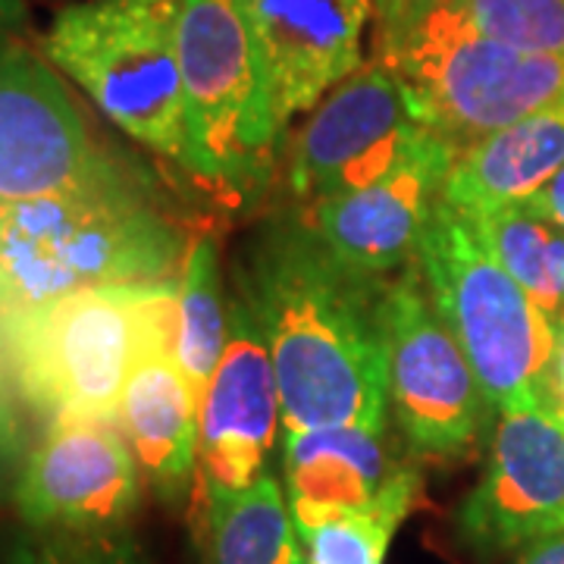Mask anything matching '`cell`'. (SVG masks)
<instances>
[{"label":"cell","instance_id":"11","mask_svg":"<svg viewBox=\"0 0 564 564\" xmlns=\"http://www.w3.org/2000/svg\"><path fill=\"white\" fill-rule=\"evenodd\" d=\"M455 527L477 555L564 533V411L552 395L499 411L484 477L458 508Z\"/></svg>","mask_w":564,"mask_h":564},{"label":"cell","instance_id":"15","mask_svg":"<svg viewBox=\"0 0 564 564\" xmlns=\"http://www.w3.org/2000/svg\"><path fill=\"white\" fill-rule=\"evenodd\" d=\"M258 51L276 129L358 73L377 0H236Z\"/></svg>","mask_w":564,"mask_h":564},{"label":"cell","instance_id":"24","mask_svg":"<svg viewBox=\"0 0 564 564\" xmlns=\"http://www.w3.org/2000/svg\"><path fill=\"white\" fill-rule=\"evenodd\" d=\"M7 564H144L135 540L120 530H29L10 549Z\"/></svg>","mask_w":564,"mask_h":564},{"label":"cell","instance_id":"23","mask_svg":"<svg viewBox=\"0 0 564 564\" xmlns=\"http://www.w3.org/2000/svg\"><path fill=\"white\" fill-rule=\"evenodd\" d=\"M462 10L486 39L564 57V0H462Z\"/></svg>","mask_w":564,"mask_h":564},{"label":"cell","instance_id":"22","mask_svg":"<svg viewBox=\"0 0 564 564\" xmlns=\"http://www.w3.org/2000/svg\"><path fill=\"white\" fill-rule=\"evenodd\" d=\"M421 489V474L402 464L377 502L302 536L304 564H383L392 536L417 505Z\"/></svg>","mask_w":564,"mask_h":564},{"label":"cell","instance_id":"10","mask_svg":"<svg viewBox=\"0 0 564 564\" xmlns=\"http://www.w3.org/2000/svg\"><path fill=\"white\" fill-rule=\"evenodd\" d=\"M129 180L95 141L54 66L0 35V204Z\"/></svg>","mask_w":564,"mask_h":564},{"label":"cell","instance_id":"9","mask_svg":"<svg viewBox=\"0 0 564 564\" xmlns=\"http://www.w3.org/2000/svg\"><path fill=\"white\" fill-rule=\"evenodd\" d=\"M426 129L399 73L377 57L307 113L285 158L289 192L311 204L367 188L392 173Z\"/></svg>","mask_w":564,"mask_h":564},{"label":"cell","instance_id":"19","mask_svg":"<svg viewBox=\"0 0 564 564\" xmlns=\"http://www.w3.org/2000/svg\"><path fill=\"white\" fill-rule=\"evenodd\" d=\"M204 564H304V543L273 474L229 496L195 499Z\"/></svg>","mask_w":564,"mask_h":564},{"label":"cell","instance_id":"14","mask_svg":"<svg viewBox=\"0 0 564 564\" xmlns=\"http://www.w3.org/2000/svg\"><path fill=\"white\" fill-rule=\"evenodd\" d=\"M282 404L273 361L248 304H229V339L198 402L195 499L258 484L276 448Z\"/></svg>","mask_w":564,"mask_h":564},{"label":"cell","instance_id":"3","mask_svg":"<svg viewBox=\"0 0 564 564\" xmlns=\"http://www.w3.org/2000/svg\"><path fill=\"white\" fill-rule=\"evenodd\" d=\"M182 229L132 176L0 204V311L176 276Z\"/></svg>","mask_w":564,"mask_h":564},{"label":"cell","instance_id":"8","mask_svg":"<svg viewBox=\"0 0 564 564\" xmlns=\"http://www.w3.org/2000/svg\"><path fill=\"white\" fill-rule=\"evenodd\" d=\"M389 414L421 458H464L486 436L492 404L445 326L421 263L404 267L383 289Z\"/></svg>","mask_w":564,"mask_h":564},{"label":"cell","instance_id":"29","mask_svg":"<svg viewBox=\"0 0 564 564\" xmlns=\"http://www.w3.org/2000/svg\"><path fill=\"white\" fill-rule=\"evenodd\" d=\"M549 395L564 411V321L558 323V343H555V358L549 370Z\"/></svg>","mask_w":564,"mask_h":564},{"label":"cell","instance_id":"21","mask_svg":"<svg viewBox=\"0 0 564 564\" xmlns=\"http://www.w3.org/2000/svg\"><path fill=\"white\" fill-rule=\"evenodd\" d=\"M226 314L229 307L223 302L217 239L198 236L182 263L180 304H176V361L198 402L229 339Z\"/></svg>","mask_w":564,"mask_h":564},{"label":"cell","instance_id":"30","mask_svg":"<svg viewBox=\"0 0 564 564\" xmlns=\"http://www.w3.org/2000/svg\"><path fill=\"white\" fill-rule=\"evenodd\" d=\"M25 22H29L25 0H0V35L20 32Z\"/></svg>","mask_w":564,"mask_h":564},{"label":"cell","instance_id":"20","mask_svg":"<svg viewBox=\"0 0 564 564\" xmlns=\"http://www.w3.org/2000/svg\"><path fill=\"white\" fill-rule=\"evenodd\" d=\"M467 217V214H464ZM477 236L492 251L524 289L540 304L549 321H564V229L543 217L530 204H505L484 214H470Z\"/></svg>","mask_w":564,"mask_h":564},{"label":"cell","instance_id":"27","mask_svg":"<svg viewBox=\"0 0 564 564\" xmlns=\"http://www.w3.org/2000/svg\"><path fill=\"white\" fill-rule=\"evenodd\" d=\"M527 204H530L533 210H540V214L549 217L552 223H558L564 229V163L558 166V173L545 182L543 188H540Z\"/></svg>","mask_w":564,"mask_h":564},{"label":"cell","instance_id":"7","mask_svg":"<svg viewBox=\"0 0 564 564\" xmlns=\"http://www.w3.org/2000/svg\"><path fill=\"white\" fill-rule=\"evenodd\" d=\"M180 73L185 170L226 192H248L270 173L280 129L236 0H182Z\"/></svg>","mask_w":564,"mask_h":564},{"label":"cell","instance_id":"31","mask_svg":"<svg viewBox=\"0 0 564 564\" xmlns=\"http://www.w3.org/2000/svg\"><path fill=\"white\" fill-rule=\"evenodd\" d=\"M44 3H54V0H44ZM73 3H76V0H73Z\"/></svg>","mask_w":564,"mask_h":564},{"label":"cell","instance_id":"2","mask_svg":"<svg viewBox=\"0 0 564 564\" xmlns=\"http://www.w3.org/2000/svg\"><path fill=\"white\" fill-rule=\"evenodd\" d=\"M180 280L113 282L0 311V351L20 399L44 421H117L132 370L176 355Z\"/></svg>","mask_w":564,"mask_h":564},{"label":"cell","instance_id":"18","mask_svg":"<svg viewBox=\"0 0 564 564\" xmlns=\"http://www.w3.org/2000/svg\"><path fill=\"white\" fill-rule=\"evenodd\" d=\"M564 163V104L511 122L455 154L443 198L462 214L530 202Z\"/></svg>","mask_w":564,"mask_h":564},{"label":"cell","instance_id":"17","mask_svg":"<svg viewBox=\"0 0 564 564\" xmlns=\"http://www.w3.org/2000/svg\"><path fill=\"white\" fill-rule=\"evenodd\" d=\"M117 423L158 499L180 505L195 489L198 399L173 351L141 358L122 392Z\"/></svg>","mask_w":564,"mask_h":564},{"label":"cell","instance_id":"6","mask_svg":"<svg viewBox=\"0 0 564 564\" xmlns=\"http://www.w3.org/2000/svg\"><path fill=\"white\" fill-rule=\"evenodd\" d=\"M426 289L496 411L549 395L558 326L492 258L474 223L440 202L417 251Z\"/></svg>","mask_w":564,"mask_h":564},{"label":"cell","instance_id":"13","mask_svg":"<svg viewBox=\"0 0 564 564\" xmlns=\"http://www.w3.org/2000/svg\"><path fill=\"white\" fill-rule=\"evenodd\" d=\"M458 148L426 129L392 173L367 188L307 204L302 220L317 242L367 282L386 285L417 261L421 239Z\"/></svg>","mask_w":564,"mask_h":564},{"label":"cell","instance_id":"25","mask_svg":"<svg viewBox=\"0 0 564 564\" xmlns=\"http://www.w3.org/2000/svg\"><path fill=\"white\" fill-rule=\"evenodd\" d=\"M22 423L17 414V404L10 395V383L0 364V489L13 477L17 464H22Z\"/></svg>","mask_w":564,"mask_h":564},{"label":"cell","instance_id":"5","mask_svg":"<svg viewBox=\"0 0 564 564\" xmlns=\"http://www.w3.org/2000/svg\"><path fill=\"white\" fill-rule=\"evenodd\" d=\"M377 57L399 73L417 120L458 151L564 104V57L486 39L467 22L462 0L377 35Z\"/></svg>","mask_w":564,"mask_h":564},{"label":"cell","instance_id":"12","mask_svg":"<svg viewBox=\"0 0 564 564\" xmlns=\"http://www.w3.org/2000/svg\"><path fill=\"white\" fill-rule=\"evenodd\" d=\"M141 499V467L117 421H51L25 455L13 502L29 530H120Z\"/></svg>","mask_w":564,"mask_h":564},{"label":"cell","instance_id":"28","mask_svg":"<svg viewBox=\"0 0 564 564\" xmlns=\"http://www.w3.org/2000/svg\"><path fill=\"white\" fill-rule=\"evenodd\" d=\"M518 564H564V533H555V536H545V540L530 543L521 552Z\"/></svg>","mask_w":564,"mask_h":564},{"label":"cell","instance_id":"32","mask_svg":"<svg viewBox=\"0 0 564 564\" xmlns=\"http://www.w3.org/2000/svg\"><path fill=\"white\" fill-rule=\"evenodd\" d=\"M380 3H383V0H377V7H380Z\"/></svg>","mask_w":564,"mask_h":564},{"label":"cell","instance_id":"1","mask_svg":"<svg viewBox=\"0 0 564 564\" xmlns=\"http://www.w3.org/2000/svg\"><path fill=\"white\" fill-rule=\"evenodd\" d=\"M242 289L273 361L285 433L386 430V285L345 270L302 214H285L251 245Z\"/></svg>","mask_w":564,"mask_h":564},{"label":"cell","instance_id":"4","mask_svg":"<svg viewBox=\"0 0 564 564\" xmlns=\"http://www.w3.org/2000/svg\"><path fill=\"white\" fill-rule=\"evenodd\" d=\"M180 17L182 0H76L54 17L41 54L122 135L188 166Z\"/></svg>","mask_w":564,"mask_h":564},{"label":"cell","instance_id":"26","mask_svg":"<svg viewBox=\"0 0 564 564\" xmlns=\"http://www.w3.org/2000/svg\"><path fill=\"white\" fill-rule=\"evenodd\" d=\"M440 3H452V0H383V3L377 7V17H380L377 35L404 29L408 22H414L417 17H423L426 10L440 7Z\"/></svg>","mask_w":564,"mask_h":564},{"label":"cell","instance_id":"16","mask_svg":"<svg viewBox=\"0 0 564 564\" xmlns=\"http://www.w3.org/2000/svg\"><path fill=\"white\" fill-rule=\"evenodd\" d=\"M399 467L389 455L386 430L343 423L285 433L282 484L299 536L377 502Z\"/></svg>","mask_w":564,"mask_h":564}]
</instances>
